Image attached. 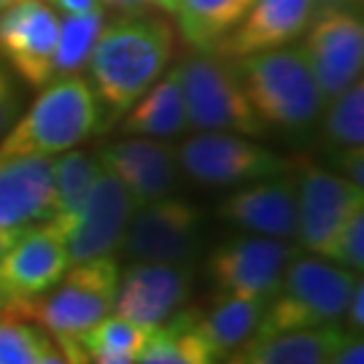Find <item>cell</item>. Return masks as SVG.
Segmentation results:
<instances>
[{
	"label": "cell",
	"instance_id": "obj_1",
	"mask_svg": "<svg viewBox=\"0 0 364 364\" xmlns=\"http://www.w3.org/2000/svg\"><path fill=\"white\" fill-rule=\"evenodd\" d=\"M176 52V33L168 19L151 14H122L105 22L92 49L90 87L100 108V130L114 127L165 73Z\"/></svg>",
	"mask_w": 364,
	"mask_h": 364
},
{
	"label": "cell",
	"instance_id": "obj_2",
	"mask_svg": "<svg viewBox=\"0 0 364 364\" xmlns=\"http://www.w3.org/2000/svg\"><path fill=\"white\" fill-rule=\"evenodd\" d=\"M232 65L264 132L275 130L299 138L313 130L326 100L302 46L289 43L273 52L237 57Z\"/></svg>",
	"mask_w": 364,
	"mask_h": 364
},
{
	"label": "cell",
	"instance_id": "obj_3",
	"mask_svg": "<svg viewBox=\"0 0 364 364\" xmlns=\"http://www.w3.org/2000/svg\"><path fill=\"white\" fill-rule=\"evenodd\" d=\"M100 130V108L87 78L49 81L25 117L0 138V156H52L84 144Z\"/></svg>",
	"mask_w": 364,
	"mask_h": 364
},
{
	"label": "cell",
	"instance_id": "obj_4",
	"mask_svg": "<svg viewBox=\"0 0 364 364\" xmlns=\"http://www.w3.org/2000/svg\"><path fill=\"white\" fill-rule=\"evenodd\" d=\"M359 275L321 257H291L281 284L267 299L259 329L254 338H270L278 332L308 326L340 324Z\"/></svg>",
	"mask_w": 364,
	"mask_h": 364
},
{
	"label": "cell",
	"instance_id": "obj_5",
	"mask_svg": "<svg viewBox=\"0 0 364 364\" xmlns=\"http://www.w3.org/2000/svg\"><path fill=\"white\" fill-rule=\"evenodd\" d=\"M181 65L186 127L197 132H235L257 138L264 127L248 103L232 60L216 52H192Z\"/></svg>",
	"mask_w": 364,
	"mask_h": 364
},
{
	"label": "cell",
	"instance_id": "obj_6",
	"mask_svg": "<svg viewBox=\"0 0 364 364\" xmlns=\"http://www.w3.org/2000/svg\"><path fill=\"white\" fill-rule=\"evenodd\" d=\"M117 284L114 257L78 262L49 291L27 302L25 321H38L52 338H78L114 311Z\"/></svg>",
	"mask_w": 364,
	"mask_h": 364
},
{
	"label": "cell",
	"instance_id": "obj_7",
	"mask_svg": "<svg viewBox=\"0 0 364 364\" xmlns=\"http://www.w3.org/2000/svg\"><path fill=\"white\" fill-rule=\"evenodd\" d=\"M178 170L203 186H237L284 176L291 162L235 132H197L176 149Z\"/></svg>",
	"mask_w": 364,
	"mask_h": 364
},
{
	"label": "cell",
	"instance_id": "obj_8",
	"mask_svg": "<svg viewBox=\"0 0 364 364\" xmlns=\"http://www.w3.org/2000/svg\"><path fill=\"white\" fill-rule=\"evenodd\" d=\"M132 213L135 205L130 192L114 173L103 168L84 203L73 213L57 216L52 221L65 243L68 259L78 264L114 257L124 243Z\"/></svg>",
	"mask_w": 364,
	"mask_h": 364
},
{
	"label": "cell",
	"instance_id": "obj_9",
	"mask_svg": "<svg viewBox=\"0 0 364 364\" xmlns=\"http://www.w3.org/2000/svg\"><path fill=\"white\" fill-rule=\"evenodd\" d=\"M68 264L65 243L52 219L22 230L0 259V316L25 318L27 302L49 291Z\"/></svg>",
	"mask_w": 364,
	"mask_h": 364
},
{
	"label": "cell",
	"instance_id": "obj_10",
	"mask_svg": "<svg viewBox=\"0 0 364 364\" xmlns=\"http://www.w3.org/2000/svg\"><path fill=\"white\" fill-rule=\"evenodd\" d=\"M294 195H297V235L299 248L313 257H329L343 224L356 208H364V189H356L340 173L318 168L313 162L294 165Z\"/></svg>",
	"mask_w": 364,
	"mask_h": 364
},
{
	"label": "cell",
	"instance_id": "obj_11",
	"mask_svg": "<svg viewBox=\"0 0 364 364\" xmlns=\"http://www.w3.org/2000/svg\"><path fill=\"white\" fill-rule=\"evenodd\" d=\"M302 36V52L326 103L362 78L364 22L359 11L318 6Z\"/></svg>",
	"mask_w": 364,
	"mask_h": 364
},
{
	"label": "cell",
	"instance_id": "obj_12",
	"mask_svg": "<svg viewBox=\"0 0 364 364\" xmlns=\"http://www.w3.org/2000/svg\"><path fill=\"white\" fill-rule=\"evenodd\" d=\"M297 251L275 237H232L210 251L205 273L221 294L270 299Z\"/></svg>",
	"mask_w": 364,
	"mask_h": 364
},
{
	"label": "cell",
	"instance_id": "obj_13",
	"mask_svg": "<svg viewBox=\"0 0 364 364\" xmlns=\"http://www.w3.org/2000/svg\"><path fill=\"white\" fill-rule=\"evenodd\" d=\"M203 235L200 210L178 197H162L156 203L141 205L132 213L124 254L135 262H170L183 264L197 254Z\"/></svg>",
	"mask_w": 364,
	"mask_h": 364
},
{
	"label": "cell",
	"instance_id": "obj_14",
	"mask_svg": "<svg viewBox=\"0 0 364 364\" xmlns=\"http://www.w3.org/2000/svg\"><path fill=\"white\" fill-rule=\"evenodd\" d=\"M57 36L60 16L43 0H22L0 11V57L36 90L54 81Z\"/></svg>",
	"mask_w": 364,
	"mask_h": 364
},
{
	"label": "cell",
	"instance_id": "obj_15",
	"mask_svg": "<svg viewBox=\"0 0 364 364\" xmlns=\"http://www.w3.org/2000/svg\"><path fill=\"white\" fill-rule=\"evenodd\" d=\"M195 270L170 262H138L119 275L114 311L132 324L156 329L192 297Z\"/></svg>",
	"mask_w": 364,
	"mask_h": 364
},
{
	"label": "cell",
	"instance_id": "obj_16",
	"mask_svg": "<svg viewBox=\"0 0 364 364\" xmlns=\"http://www.w3.org/2000/svg\"><path fill=\"white\" fill-rule=\"evenodd\" d=\"M97 159L124 183L135 208L170 197L178 181L176 149L156 138L132 135L127 141L108 144L97 151Z\"/></svg>",
	"mask_w": 364,
	"mask_h": 364
},
{
	"label": "cell",
	"instance_id": "obj_17",
	"mask_svg": "<svg viewBox=\"0 0 364 364\" xmlns=\"http://www.w3.org/2000/svg\"><path fill=\"white\" fill-rule=\"evenodd\" d=\"M54 216L49 156H0V232L16 235Z\"/></svg>",
	"mask_w": 364,
	"mask_h": 364
},
{
	"label": "cell",
	"instance_id": "obj_18",
	"mask_svg": "<svg viewBox=\"0 0 364 364\" xmlns=\"http://www.w3.org/2000/svg\"><path fill=\"white\" fill-rule=\"evenodd\" d=\"M316 9L318 0H254L240 25L213 52L227 60H237L289 46L308 30Z\"/></svg>",
	"mask_w": 364,
	"mask_h": 364
},
{
	"label": "cell",
	"instance_id": "obj_19",
	"mask_svg": "<svg viewBox=\"0 0 364 364\" xmlns=\"http://www.w3.org/2000/svg\"><path fill=\"white\" fill-rule=\"evenodd\" d=\"M219 216L243 232L289 240L297 230L294 181L275 176L246 183L221 200Z\"/></svg>",
	"mask_w": 364,
	"mask_h": 364
},
{
	"label": "cell",
	"instance_id": "obj_20",
	"mask_svg": "<svg viewBox=\"0 0 364 364\" xmlns=\"http://www.w3.org/2000/svg\"><path fill=\"white\" fill-rule=\"evenodd\" d=\"M267 299L221 294L205 311H192V326L213 364H232L259 329Z\"/></svg>",
	"mask_w": 364,
	"mask_h": 364
},
{
	"label": "cell",
	"instance_id": "obj_21",
	"mask_svg": "<svg viewBox=\"0 0 364 364\" xmlns=\"http://www.w3.org/2000/svg\"><path fill=\"white\" fill-rule=\"evenodd\" d=\"M346 335V326L326 324L254 338L235 364H329Z\"/></svg>",
	"mask_w": 364,
	"mask_h": 364
},
{
	"label": "cell",
	"instance_id": "obj_22",
	"mask_svg": "<svg viewBox=\"0 0 364 364\" xmlns=\"http://www.w3.org/2000/svg\"><path fill=\"white\" fill-rule=\"evenodd\" d=\"M183 130H186V105H183L181 65H173L122 117V132L165 141L181 135Z\"/></svg>",
	"mask_w": 364,
	"mask_h": 364
},
{
	"label": "cell",
	"instance_id": "obj_23",
	"mask_svg": "<svg viewBox=\"0 0 364 364\" xmlns=\"http://www.w3.org/2000/svg\"><path fill=\"white\" fill-rule=\"evenodd\" d=\"M254 0H178L176 22L192 52H213L240 25Z\"/></svg>",
	"mask_w": 364,
	"mask_h": 364
},
{
	"label": "cell",
	"instance_id": "obj_24",
	"mask_svg": "<svg viewBox=\"0 0 364 364\" xmlns=\"http://www.w3.org/2000/svg\"><path fill=\"white\" fill-rule=\"evenodd\" d=\"M135 364H213V359L192 326V311L181 308L149 332Z\"/></svg>",
	"mask_w": 364,
	"mask_h": 364
},
{
	"label": "cell",
	"instance_id": "obj_25",
	"mask_svg": "<svg viewBox=\"0 0 364 364\" xmlns=\"http://www.w3.org/2000/svg\"><path fill=\"white\" fill-rule=\"evenodd\" d=\"M105 27V9H92L84 14H65L60 19V36L54 49V78L78 76L87 65L95 43Z\"/></svg>",
	"mask_w": 364,
	"mask_h": 364
},
{
	"label": "cell",
	"instance_id": "obj_26",
	"mask_svg": "<svg viewBox=\"0 0 364 364\" xmlns=\"http://www.w3.org/2000/svg\"><path fill=\"white\" fill-rule=\"evenodd\" d=\"M364 141V84L353 81L335 100H329L324 117V144L338 159L346 151L362 149Z\"/></svg>",
	"mask_w": 364,
	"mask_h": 364
},
{
	"label": "cell",
	"instance_id": "obj_27",
	"mask_svg": "<svg viewBox=\"0 0 364 364\" xmlns=\"http://www.w3.org/2000/svg\"><path fill=\"white\" fill-rule=\"evenodd\" d=\"M100 159L97 154L87 151H63V156L54 162V216H68L84 203L90 195L92 183L100 176Z\"/></svg>",
	"mask_w": 364,
	"mask_h": 364
},
{
	"label": "cell",
	"instance_id": "obj_28",
	"mask_svg": "<svg viewBox=\"0 0 364 364\" xmlns=\"http://www.w3.org/2000/svg\"><path fill=\"white\" fill-rule=\"evenodd\" d=\"M149 332L151 329H146V326H138L127 321V318H122V316H105L100 318L97 324L87 329L84 335H78V346H81V351L84 356H90V353H130V356H138L141 348L146 346V340H149Z\"/></svg>",
	"mask_w": 364,
	"mask_h": 364
},
{
	"label": "cell",
	"instance_id": "obj_29",
	"mask_svg": "<svg viewBox=\"0 0 364 364\" xmlns=\"http://www.w3.org/2000/svg\"><path fill=\"white\" fill-rule=\"evenodd\" d=\"M46 335L25 318L0 316V364H36Z\"/></svg>",
	"mask_w": 364,
	"mask_h": 364
},
{
	"label": "cell",
	"instance_id": "obj_30",
	"mask_svg": "<svg viewBox=\"0 0 364 364\" xmlns=\"http://www.w3.org/2000/svg\"><path fill=\"white\" fill-rule=\"evenodd\" d=\"M329 262H335L340 267L351 270V273L362 275L364 267V208H356L343 224L335 243L329 248Z\"/></svg>",
	"mask_w": 364,
	"mask_h": 364
},
{
	"label": "cell",
	"instance_id": "obj_31",
	"mask_svg": "<svg viewBox=\"0 0 364 364\" xmlns=\"http://www.w3.org/2000/svg\"><path fill=\"white\" fill-rule=\"evenodd\" d=\"M36 364H87L76 338H46Z\"/></svg>",
	"mask_w": 364,
	"mask_h": 364
},
{
	"label": "cell",
	"instance_id": "obj_32",
	"mask_svg": "<svg viewBox=\"0 0 364 364\" xmlns=\"http://www.w3.org/2000/svg\"><path fill=\"white\" fill-rule=\"evenodd\" d=\"M19 111V92L14 87L11 76L0 65V135L11 127L14 117Z\"/></svg>",
	"mask_w": 364,
	"mask_h": 364
},
{
	"label": "cell",
	"instance_id": "obj_33",
	"mask_svg": "<svg viewBox=\"0 0 364 364\" xmlns=\"http://www.w3.org/2000/svg\"><path fill=\"white\" fill-rule=\"evenodd\" d=\"M364 281L362 275H359V281L353 284V291H351V299H348V305H346V321H348V332L353 335H362V326H364Z\"/></svg>",
	"mask_w": 364,
	"mask_h": 364
},
{
	"label": "cell",
	"instance_id": "obj_34",
	"mask_svg": "<svg viewBox=\"0 0 364 364\" xmlns=\"http://www.w3.org/2000/svg\"><path fill=\"white\" fill-rule=\"evenodd\" d=\"M329 364H364V340L362 335L348 332L346 340L340 343V348L335 351Z\"/></svg>",
	"mask_w": 364,
	"mask_h": 364
},
{
	"label": "cell",
	"instance_id": "obj_35",
	"mask_svg": "<svg viewBox=\"0 0 364 364\" xmlns=\"http://www.w3.org/2000/svg\"><path fill=\"white\" fill-rule=\"evenodd\" d=\"M54 9H60L63 14H84L92 9H100V0H49Z\"/></svg>",
	"mask_w": 364,
	"mask_h": 364
},
{
	"label": "cell",
	"instance_id": "obj_36",
	"mask_svg": "<svg viewBox=\"0 0 364 364\" xmlns=\"http://www.w3.org/2000/svg\"><path fill=\"white\" fill-rule=\"evenodd\" d=\"M103 6H108L111 11H122V14H144L146 11V0H100Z\"/></svg>",
	"mask_w": 364,
	"mask_h": 364
},
{
	"label": "cell",
	"instance_id": "obj_37",
	"mask_svg": "<svg viewBox=\"0 0 364 364\" xmlns=\"http://www.w3.org/2000/svg\"><path fill=\"white\" fill-rule=\"evenodd\" d=\"M87 364H135V356L130 353H90Z\"/></svg>",
	"mask_w": 364,
	"mask_h": 364
},
{
	"label": "cell",
	"instance_id": "obj_38",
	"mask_svg": "<svg viewBox=\"0 0 364 364\" xmlns=\"http://www.w3.org/2000/svg\"><path fill=\"white\" fill-rule=\"evenodd\" d=\"M149 6H156V9H162L165 14H173L176 11V6H178V0H146Z\"/></svg>",
	"mask_w": 364,
	"mask_h": 364
},
{
	"label": "cell",
	"instance_id": "obj_39",
	"mask_svg": "<svg viewBox=\"0 0 364 364\" xmlns=\"http://www.w3.org/2000/svg\"><path fill=\"white\" fill-rule=\"evenodd\" d=\"M362 0H318V6H338V9H353Z\"/></svg>",
	"mask_w": 364,
	"mask_h": 364
},
{
	"label": "cell",
	"instance_id": "obj_40",
	"mask_svg": "<svg viewBox=\"0 0 364 364\" xmlns=\"http://www.w3.org/2000/svg\"><path fill=\"white\" fill-rule=\"evenodd\" d=\"M19 235V232H16ZM16 235H9V232H0V259H3V254H6V248L11 246V240L16 237Z\"/></svg>",
	"mask_w": 364,
	"mask_h": 364
},
{
	"label": "cell",
	"instance_id": "obj_41",
	"mask_svg": "<svg viewBox=\"0 0 364 364\" xmlns=\"http://www.w3.org/2000/svg\"><path fill=\"white\" fill-rule=\"evenodd\" d=\"M16 3H22V0H0V11L9 9V6H16Z\"/></svg>",
	"mask_w": 364,
	"mask_h": 364
},
{
	"label": "cell",
	"instance_id": "obj_42",
	"mask_svg": "<svg viewBox=\"0 0 364 364\" xmlns=\"http://www.w3.org/2000/svg\"><path fill=\"white\" fill-rule=\"evenodd\" d=\"M232 364H235V362H232Z\"/></svg>",
	"mask_w": 364,
	"mask_h": 364
}]
</instances>
